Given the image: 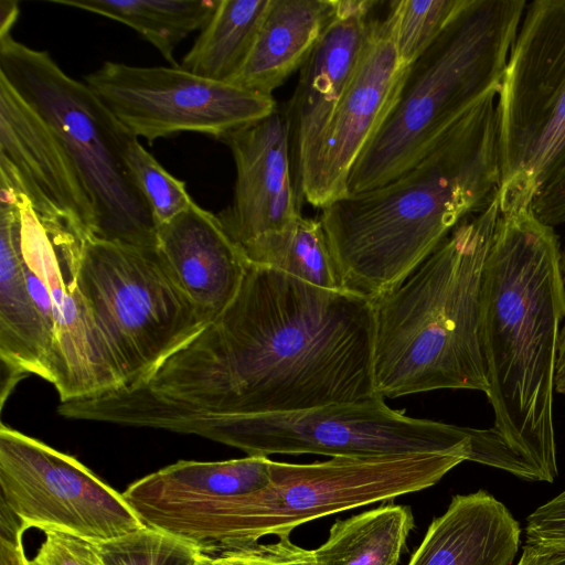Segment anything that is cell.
I'll list each match as a JSON object with an SVG mask.
<instances>
[{"instance_id": "2", "label": "cell", "mask_w": 565, "mask_h": 565, "mask_svg": "<svg viewBox=\"0 0 565 565\" xmlns=\"http://www.w3.org/2000/svg\"><path fill=\"white\" fill-rule=\"evenodd\" d=\"M565 285L554 227L500 213L486 258L479 338L493 424L470 428L469 461L527 481L557 476L554 393Z\"/></svg>"}, {"instance_id": "21", "label": "cell", "mask_w": 565, "mask_h": 565, "mask_svg": "<svg viewBox=\"0 0 565 565\" xmlns=\"http://www.w3.org/2000/svg\"><path fill=\"white\" fill-rule=\"evenodd\" d=\"M413 527L411 508L394 503L337 520L313 550L316 565H397Z\"/></svg>"}, {"instance_id": "15", "label": "cell", "mask_w": 565, "mask_h": 565, "mask_svg": "<svg viewBox=\"0 0 565 565\" xmlns=\"http://www.w3.org/2000/svg\"><path fill=\"white\" fill-rule=\"evenodd\" d=\"M0 173L11 178L36 214L95 237V214L62 141L0 75Z\"/></svg>"}, {"instance_id": "13", "label": "cell", "mask_w": 565, "mask_h": 565, "mask_svg": "<svg viewBox=\"0 0 565 565\" xmlns=\"http://www.w3.org/2000/svg\"><path fill=\"white\" fill-rule=\"evenodd\" d=\"M0 499L30 529L95 543L145 526L122 494L73 456L0 426Z\"/></svg>"}, {"instance_id": "29", "label": "cell", "mask_w": 565, "mask_h": 565, "mask_svg": "<svg viewBox=\"0 0 565 565\" xmlns=\"http://www.w3.org/2000/svg\"><path fill=\"white\" fill-rule=\"evenodd\" d=\"M44 534L30 565H104L97 543L62 531L49 530Z\"/></svg>"}, {"instance_id": "32", "label": "cell", "mask_w": 565, "mask_h": 565, "mask_svg": "<svg viewBox=\"0 0 565 565\" xmlns=\"http://www.w3.org/2000/svg\"><path fill=\"white\" fill-rule=\"evenodd\" d=\"M531 210L552 227L565 223V159L536 196Z\"/></svg>"}, {"instance_id": "22", "label": "cell", "mask_w": 565, "mask_h": 565, "mask_svg": "<svg viewBox=\"0 0 565 565\" xmlns=\"http://www.w3.org/2000/svg\"><path fill=\"white\" fill-rule=\"evenodd\" d=\"M268 4L269 0H218L180 67L231 83L252 51Z\"/></svg>"}, {"instance_id": "12", "label": "cell", "mask_w": 565, "mask_h": 565, "mask_svg": "<svg viewBox=\"0 0 565 565\" xmlns=\"http://www.w3.org/2000/svg\"><path fill=\"white\" fill-rule=\"evenodd\" d=\"M114 116L137 138L150 142L180 132L223 140L273 114L271 95L216 82L179 66H135L105 62L84 76Z\"/></svg>"}, {"instance_id": "26", "label": "cell", "mask_w": 565, "mask_h": 565, "mask_svg": "<svg viewBox=\"0 0 565 565\" xmlns=\"http://www.w3.org/2000/svg\"><path fill=\"white\" fill-rule=\"evenodd\" d=\"M97 548L104 565H200L204 558L191 544L147 525Z\"/></svg>"}, {"instance_id": "18", "label": "cell", "mask_w": 565, "mask_h": 565, "mask_svg": "<svg viewBox=\"0 0 565 565\" xmlns=\"http://www.w3.org/2000/svg\"><path fill=\"white\" fill-rule=\"evenodd\" d=\"M157 250L185 294L213 317L235 298L249 265L217 214L195 202L158 227Z\"/></svg>"}, {"instance_id": "25", "label": "cell", "mask_w": 565, "mask_h": 565, "mask_svg": "<svg viewBox=\"0 0 565 565\" xmlns=\"http://www.w3.org/2000/svg\"><path fill=\"white\" fill-rule=\"evenodd\" d=\"M465 0H398L390 2L394 42L401 61L409 66L439 36Z\"/></svg>"}, {"instance_id": "27", "label": "cell", "mask_w": 565, "mask_h": 565, "mask_svg": "<svg viewBox=\"0 0 565 565\" xmlns=\"http://www.w3.org/2000/svg\"><path fill=\"white\" fill-rule=\"evenodd\" d=\"M127 166L145 196L157 227L185 211L194 200L185 182L173 177L148 152L137 137H131L125 150Z\"/></svg>"}, {"instance_id": "4", "label": "cell", "mask_w": 565, "mask_h": 565, "mask_svg": "<svg viewBox=\"0 0 565 565\" xmlns=\"http://www.w3.org/2000/svg\"><path fill=\"white\" fill-rule=\"evenodd\" d=\"M498 198L466 217L374 305L379 396L436 390L488 392L479 338L480 291Z\"/></svg>"}, {"instance_id": "17", "label": "cell", "mask_w": 565, "mask_h": 565, "mask_svg": "<svg viewBox=\"0 0 565 565\" xmlns=\"http://www.w3.org/2000/svg\"><path fill=\"white\" fill-rule=\"evenodd\" d=\"M222 141L233 154L236 180L232 202L217 217L242 248L255 237L280 230L301 215L302 200L294 179L285 109L277 108Z\"/></svg>"}, {"instance_id": "30", "label": "cell", "mask_w": 565, "mask_h": 565, "mask_svg": "<svg viewBox=\"0 0 565 565\" xmlns=\"http://www.w3.org/2000/svg\"><path fill=\"white\" fill-rule=\"evenodd\" d=\"M525 535L527 544L565 548V490L526 518Z\"/></svg>"}, {"instance_id": "31", "label": "cell", "mask_w": 565, "mask_h": 565, "mask_svg": "<svg viewBox=\"0 0 565 565\" xmlns=\"http://www.w3.org/2000/svg\"><path fill=\"white\" fill-rule=\"evenodd\" d=\"M29 527L0 499V565H30L22 543Z\"/></svg>"}, {"instance_id": "5", "label": "cell", "mask_w": 565, "mask_h": 565, "mask_svg": "<svg viewBox=\"0 0 565 565\" xmlns=\"http://www.w3.org/2000/svg\"><path fill=\"white\" fill-rule=\"evenodd\" d=\"M526 4L465 0L408 66L392 108L350 172L348 194L404 172L470 107L498 93Z\"/></svg>"}, {"instance_id": "19", "label": "cell", "mask_w": 565, "mask_h": 565, "mask_svg": "<svg viewBox=\"0 0 565 565\" xmlns=\"http://www.w3.org/2000/svg\"><path fill=\"white\" fill-rule=\"evenodd\" d=\"M520 541L519 522L492 494H456L407 565H511Z\"/></svg>"}, {"instance_id": "8", "label": "cell", "mask_w": 565, "mask_h": 565, "mask_svg": "<svg viewBox=\"0 0 565 565\" xmlns=\"http://www.w3.org/2000/svg\"><path fill=\"white\" fill-rule=\"evenodd\" d=\"M497 117L499 212L531 210L565 159V0L526 4Z\"/></svg>"}, {"instance_id": "28", "label": "cell", "mask_w": 565, "mask_h": 565, "mask_svg": "<svg viewBox=\"0 0 565 565\" xmlns=\"http://www.w3.org/2000/svg\"><path fill=\"white\" fill-rule=\"evenodd\" d=\"M289 536H280L270 544L246 542L220 554L204 556L203 565H316L313 550L296 545Z\"/></svg>"}, {"instance_id": "24", "label": "cell", "mask_w": 565, "mask_h": 565, "mask_svg": "<svg viewBox=\"0 0 565 565\" xmlns=\"http://www.w3.org/2000/svg\"><path fill=\"white\" fill-rule=\"evenodd\" d=\"M118 21L137 31L160 54L179 66L173 52L195 30H202L218 0H52Z\"/></svg>"}, {"instance_id": "20", "label": "cell", "mask_w": 565, "mask_h": 565, "mask_svg": "<svg viewBox=\"0 0 565 565\" xmlns=\"http://www.w3.org/2000/svg\"><path fill=\"white\" fill-rule=\"evenodd\" d=\"M337 4L338 0H269L252 51L231 84L271 95L302 67Z\"/></svg>"}, {"instance_id": "3", "label": "cell", "mask_w": 565, "mask_h": 565, "mask_svg": "<svg viewBox=\"0 0 565 565\" xmlns=\"http://www.w3.org/2000/svg\"><path fill=\"white\" fill-rule=\"evenodd\" d=\"M497 94L470 107L391 181L321 209L348 291L374 301L498 198Z\"/></svg>"}, {"instance_id": "16", "label": "cell", "mask_w": 565, "mask_h": 565, "mask_svg": "<svg viewBox=\"0 0 565 565\" xmlns=\"http://www.w3.org/2000/svg\"><path fill=\"white\" fill-rule=\"evenodd\" d=\"M375 6L373 0H338L335 14L300 68L285 113L301 200L311 184L327 127L362 56Z\"/></svg>"}, {"instance_id": "14", "label": "cell", "mask_w": 565, "mask_h": 565, "mask_svg": "<svg viewBox=\"0 0 565 565\" xmlns=\"http://www.w3.org/2000/svg\"><path fill=\"white\" fill-rule=\"evenodd\" d=\"M407 68L396 51L390 12L382 20H372L360 62L327 127L302 201L321 210L348 195L350 172L392 108Z\"/></svg>"}, {"instance_id": "33", "label": "cell", "mask_w": 565, "mask_h": 565, "mask_svg": "<svg viewBox=\"0 0 565 565\" xmlns=\"http://www.w3.org/2000/svg\"><path fill=\"white\" fill-rule=\"evenodd\" d=\"M516 565H565V548L525 544Z\"/></svg>"}, {"instance_id": "35", "label": "cell", "mask_w": 565, "mask_h": 565, "mask_svg": "<svg viewBox=\"0 0 565 565\" xmlns=\"http://www.w3.org/2000/svg\"><path fill=\"white\" fill-rule=\"evenodd\" d=\"M19 6L13 0L0 1V36L11 33L12 26L18 20Z\"/></svg>"}, {"instance_id": "9", "label": "cell", "mask_w": 565, "mask_h": 565, "mask_svg": "<svg viewBox=\"0 0 565 565\" xmlns=\"http://www.w3.org/2000/svg\"><path fill=\"white\" fill-rule=\"evenodd\" d=\"M79 282L122 387L142 381L214 318L185 294L157 247L86 238Z\"/></svg>"}, {"instance_id": "7", "label": "cell", "mask_w": 565, "mask_h": 565, "mask_svg": "<svg viewBox=\"0 0 565 565\" xmlns=\"http://www.w3.org/2000/svg\"><path fill=\"white\" fill-rule=\"evenodd\" d=\"M0 221L10 230L28 291L52 344L51 384L60 402L122 387L115 358L81 288L86 237L65 222L40 217L19 185L2 173Z\"/></svg>"}, {"instance_id": "6", "label": "cell", "mask_w": 565, "mask_h": 565, "mask_svg": "<svg viewBox=\"0 0 565 565\" xmlns=\"http://www.w3.org/2000/svg\"><path fill=\"white\" fill-rule=\"evenodd\" d=\"M0 75L65 147L94 210V238L156 248L158 227L125 158L134 135L84 81L11 33L0 36Z\"/></svg>"}, {"instance_id": "23", "label": "cell", "mask_w": 565, "mask_h": 565, "mask_svg": "<svg viewBox=\"0 0 565 565\" xmlns=\"http://www.w3.org/2000/svg\"><path fill=\"white\" fill-rule=\"evenodd\" d=\"M249 264L268 267L317 287L347 290L320 220L300 215L242 247Z\"/></svg>"}, {"instance_id": "10", "label": "cell", "mask_w": 565, "mask_h": 565, "mask_svg": "<svg viewBox=\"0 0 565 565\" xmlns=\"http://www.w3.org/2000/svg\"><path fill=\"white\" fill-rule=\"evenodd\" d=\"M248 456L315 454L380 457L458 454L469 460L470 427L419 419L391 408L381 396L311 409L225 417L186 426Z\"/></svg>"}, {"instance_id": "36", "label": "cell", "mask_w": 565, "mask_h": 565, "mask_svg": "<svg viewBox=\"0 0 565 565\" xmlns=\"http://www.w3.org/2000/svg\"><path fill=\"white\" fill-rule=\"evenodd\" d=\"M200 565H203V562Z\"/></svg>"}, {"instance_id": "11", "label": "cell", "mask_w": 565, "mask_h": 565, "mask_svg": "<svg viewBox=\"0 0 565 565\" xmlns=\"http://www.w3.org/2000/svg\"><path fill=\"white\" fill-rule=\"evenodd\" d=\"M467 458L458 454L332 457L312 463L271 461V481L243 495L230 546L290 535L300 524L435 486Z\"/></svg>"}, {"instance_id": "34", "label": "cell", "mask_w": 565, "mask_h": 565, "mask_svg": "<svg viewBox=\"0 0 565 565\" xmlns=\"http://www.w3.org/2000/svg\"><path fill=\"white\" fill-rule=\"evenodd\" d=\"M561 268L565 285V244L561 248ZM555 391L559 394L565 395V318L561 328L558 341Z\"/></svg>"}, {"instance_id": "1", "label": "cell", "mask_w": 565, "mask_h": 565, "mask_svg": "<svg viewBox=\"0 0 565 565\" xmlns=\"http://www.w3.org/2000/svg\"><path fill=\"white\" fill-rule=\"evenodd\" d=\"M374 305L249 264L231 303L142 381L93 397L89 420L181 433L225 417L379 396Z\"/></svg>"}]
</instances>
